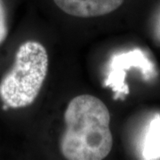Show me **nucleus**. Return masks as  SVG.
Returning <instances> with one entry per match:
<instances>
[{
  "label": "nucleus",
  "mask_w": 160,
  "mask_h": 160,
  "mask_svg": "<svg viewBox=\"0 0 160 160\" xmlns=\"http://www.w3.org/2000/svg\"><path fill=\"white\" fill-rule=\"evenodd\" d=\"M65 131L60 148L69 160H101L112 149L110 114L99 98L82 94L73 98L64 113Z\"/></svg>",
  "instance_id": "1"
},
{
  "label": "nucleus",
  "mask_w": 160,
  "mask_h": 160,
  "mask_svg": "<svg viewBox=\"0 0 160 160\" xmlns=\"http://www.w3.org/2000/svg\"><path fill=\"white\" fill-rule=\"evenodd\" d=\"M144 159H160V115H157L149 123L143 144Z\"/></svg>",
  "instance_id": "5"
},
{
  "label": "nucleus",
  "mask_w": 160,
  "mask_h": 160,
  "mask_svg": "<svg viewBox=\"0 0 160 160\" xmlns=\"http://www.w3.org/2000/svg\"><path fill=\"white\" fill-rule=\"evenodd\" d=\"M132 68L140 69L145 79L153 78L156 73L153 63L141 49L113 55L109 62V73L104 86L113 91L115 100H124L129 93V87L126 83V72Z\"/></svg>",
  "instance_id": "3"
},
{
  "label": "nucleus",
  "mask_w": 160,
  "mask_h": 160,
  "mask_svg": "<svg viewBox=\"0 0 160 160\" xmlns=\"http://www.w3.org/2000/svg\"><path fill=\"white\" fill-rule=\"evenodd\" d=\"M67 14L81 18L109 14L119 7L124 0H53Z\"/></svg>",
  "instance_id": "4"
},
{
  "label": "nucleus",
  "mask_w": 160,
  "mask_h": 160,
  "mask_svg": "<svg viewBox=\"0 0 160 160\" xmlns=\"http://www.w3.org/2000/svg\"><path fill=\"white\" fill-rule=\"evenodd\" d=\"M48 70V54L36 41L22 44L12 69L0 83V98L12 109L25 108L38 97Z\"/></svg>",
  "instance_id": "2"
},
{
  "label": "nucleus",
  "mask_w": 160,
  "mask_h": 160,
  "mask_svg": "<svg viewBox=\"0 0 160 160\" xmlns=\"http://www.w3.org/2000/svg\"><path fill=\"white\" fill-rule=\"evenodd\" d=\"M8 34V28L6 22V12L4 9V6L2 1L0 0V45L4 43Z\"/></svg>",
  "instance_id": "6"
}]
</instances>
